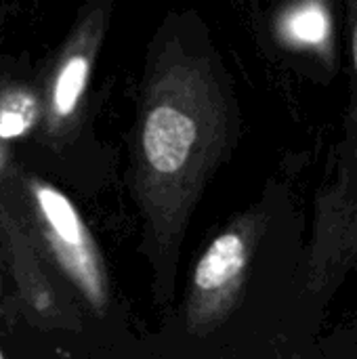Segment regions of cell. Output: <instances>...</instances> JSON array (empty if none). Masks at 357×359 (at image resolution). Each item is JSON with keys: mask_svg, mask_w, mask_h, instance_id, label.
Segmentation results:
<instances>
[{"mask_svg": "<svg viewBox=\"0 0 357 359\" xmlns=\"http://www.w3.org/2000/svg\"><path fill=\"white\" fill-rule=\"evenodd\" d=\"M105 19H107L105 11L97 8L88 13L72 32V38L48 84L46 111H44L48 135L65 133L82 103L93 63L103 40Z\"/></svg>", "mask_w": 357, "mask_h": 359, "instance_id": "277c9868", "label": "cell"}, {"mask_svg": "<svg viewBox=\"0 0 357 359\" xmlns=\"http://www.w3.org/2000/svg\"><path fill=\"white\" fill-rule=\"evenodd\" d=\"M0 225H4L6 231V242H8V255H11V263H13V271L17 276V282L21 284V292L25 303L29 305L34 316H40L44 320H50L53 316V297H50V288L46 286V280L38 267V263L34 261V255L29 250V244L25 242L21 229L17 233V227L11 223L8 215L0 212Z\"/></svg>", "mask_w": 357, "mask_h": 359, "instance_id": "5b68a950", "label": "cell"}, {"mask_svg": "<svg viewBox=\"0 0 357 359\" xmlns=\"http://www.w3.org/2000/svg\"><path fill=\"white\" fill-rule=\"evenodd\" d=\"M4 309V303H2V282H0V311Z\"/></svg>", "mask_w": 357, "mask_h": 359, "instance_id": "ba28073f", "label": "cell"}, {"mask_svg": "<svg viewBox=\"0 0 357 359\" xmlns=\"http://www.w3.org/2000/svg\"><path fill=\"white\" fill-rule=\"evenodd\" d=\"M353 59H356V67H357V27H356V34H353Z\"/></svg>", "mask_w": 357, "mask_h": 359, "instance_id": "52a82bcc", "label": "cell"}, {"mask_svg": "<svg viewBox=\"0 0 357 359\" xmlns=\"http://www.w3.org/2000/svg\"><path fill=\"white\" fill-rule=\"evenodd\" d=\"M0 359H6L4 358V351H2V349H0Z\"/></svg>", "mask_w": 357, "mask_h": 359, "instance_id": "9c48e42d", "label": "cell"}, {"mask_svg": "<svg viewBox=\"0 0 357 359\" xmlns=\"http://www.w3.org/2000/svg\"><path fill=\"white\" fill-rule=\"evenodd\" d=\"M227 114L210 65L179 42L149 67L135 137V194L158 252H173L223 151Z\"/></svg>", "mask_w": 357, "mask_h": 359, "instance_id": "6da1fadb", "label": "cell"}, {"mask_svg": "<svg viewBox=\"0 0 357 359\" xmlns=\"http://www.w3.org/2000/svg\"><path fill=\"white\" fill-rule=\"evenodd\" d=\"M248 236L234 227L200 257L187 294V326L194 334L210 330L225 316L248 265Z\"/></svg>", "mask_w": 357, "mask_h": 359, "instance_id": "3957f363", "label": "cell"}, {"mask_svg": "<svg viewBox=\"0 0 357 359\" xmlns=\"http://www.w3.org/2000/svg\"><path fill=\"white\" fill-rule=\"evenodd\" d=\"M27 194L38 217L40 233L55 263L95 313L103 316L109 301L107 273L101 252L80 212L67 196L44 181L32 179L27 183Z\"/></svg>", "mask_w": 357, "mask_h": 359, "instance_id": "7a4b0ae2", "label": "cell"}, {"mask_svg": "<svg viewBox=\"0 0 357 359\" xmlns=\"http://www.w3.org/2000/svg\"><path fill=\"white\" fill-rule=\"evenodd\" d=\"M284 29L301 44H320L328 34V19L320 4H305L288 15Z\"/></svg>", "mask_w": 357, "mask_h": 359, "instance_id": "8992f818", "label": "cell"}]
</instances>
